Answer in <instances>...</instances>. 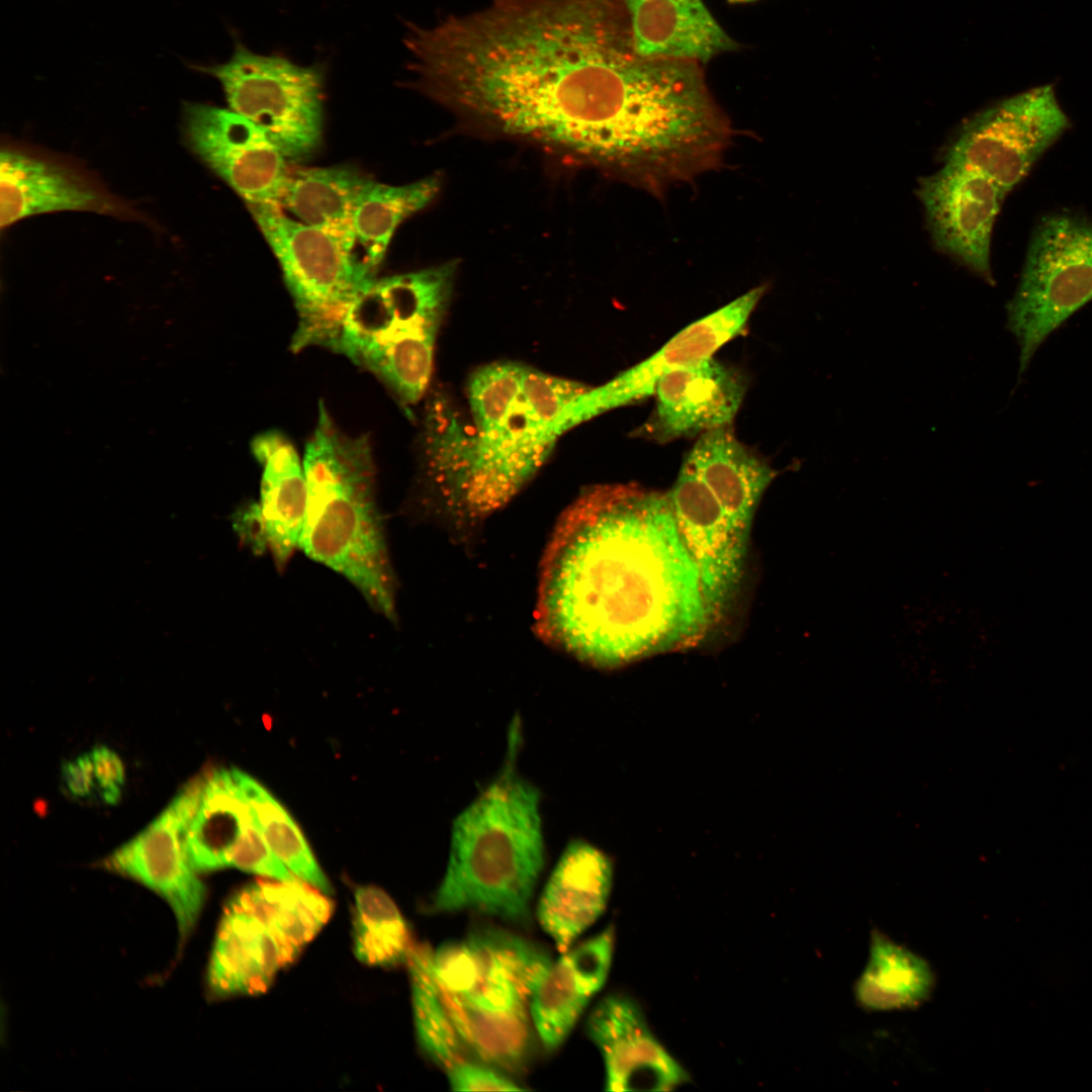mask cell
<instances>
[{
  "instance_id": "8",
  "label": "cell",
  "mask_w": 1092,
  "mask_h": 1092,
  "mask_svg": "<svg viewBox=\"0 0 1092 1092\" xmlns=\"http://www.w3.org/2000/svg\"><path fill=\"white\" fill-rule=\"evenodd\" d=\"M248 206L279 262L297 310L291 349L333 350L349 306L375 272L336 237L291 218L280 206Z\"/></svg>"
},
{
  "instance_id": "20",
  "label": "cell",
  "mask_w": 1092,
  "mask_h": 1092,
  "mask_svg": "<svg viewBox=\"0 0 1092 1092\" xmlns=\"http://www.w3.org/2000/svg\"><path fill=\"white\" fill-rule=\"evenodd\" d=\"M746 391V379L713 357L677 368L658 382L656 405L640 434L659 443L728 426Z\"/></svg>"
},
{
  "instance_id": "24",
  "label": "cell",
  "mask_w": 1092,
  "mask_h": 1092,
  "mask_svg": "<svg viewBox=\"0 0 1092 1092\" xmlns=\"http://www.w3.org/2000/svg\"><path fill=\"white\" fill-rule=\"evenodd\" d=\"M288 965L270 929L233 898L224 907L207 971L212 995H258Z\"/></svg>"
},
{
  "instance_id": "7",
  "label": "cell",
  "mask_w": 1092,
  "mask_h": 1092,
  "mask_svg": "<svg viewBox=\"0 0 1092 1092\" xmlns=\"http://www.w3.org/2000/svg\"><path fill=\"white\" fill-rule=\"evenodd\" d=\"M440 994L462 1042L491 1063L515 1068L529 1043L521 938L477 931L431 954Z\"/></svg>"
},
{
  "instance_id": "13",
  "label": "cell",
  "mask_w": 1092,
  "mask_h": 1092,
  "mask_svg": "<svg viewBox=\"0 0 1092 1092\" xmlns=\"http://www.w3.org/2000/svg\"><path fill=\"white\" fill-rule=\"evenodd\" d=\"M183 129L191 151L248 205H280L289 161L255 123L230 108L186 103Z\"/></svg>"
},
{
  "instance_id": "36",
  "label": "cell",
  "mask_w": 1092,
  "mask_h": 1092,
  "mask_svg": "<svg viewBox=\"0 0 1092 1092\" xmlns=\"http://www.w3.org/2000/svg\"><path fill=\"white\" fill-rule=\"evenodd\" d=\"M96 787L107 804H115L121 796L125 769L120 756L106 745H96L90 751Z\"/></svg>"
},
{
  "instance_id": "27",
  "label": "cell",
  "mask_w": 1092,
  "mask_h": 1092,
  "mask_svg": "<svg viewBox=\"0 0 1092 1092\" xmlns=\"http://www.w3.org/2000/svg\"><path fill=\"white\" fill-rule=\"evenodd\" d=\"M372 180L348 166L290 169L279 206L354 250V211Z\"/></svg>"
},
{
  "instance_id": "29",
  "label": "cell",
  "mask_w": 1092,
  "mask_h": 1092,
  "mask_svg": "<svg viewBox=\"0 0 1092 1092\" xmlns=\"http://www.w3.org/2000/svg\"><path fill=\"white\" fill-rule=\"evenodd\" d=\"M260 918L292 963L332 915L333 903L322 890L297 879L291 882L261 878L233 897Z\"/></svg>"
},
{
  "instance_id": "18",
  "label": "cell",
  "mask_w": 1092,
  "mask_h": 1092,
  "mask_svg": "<svg viewBox=\"0 0 1092 1092\" xmlns=\"http://www.w3.org/2000/svg\"><path fill=\"white\" fill-rule=\"evenodd\" d=\"M917 193L937 248L992 282L991 236L1006 194L987 177L949 164L920 179Z\"/></svg>"
},
{
  "instance_id": "17",
  "label": "cell",
  "mask_w": 1092,
  "mask_h": 1092,
  "mask_svg": "<svg viewBox=\"0 0 1092 1092\" xmlns=\"http://www.w3.org/2000/svg\"><path fill=\"white\" fill-rule=\"evenodd\" d=\"M263 472L258 503L238 510L233 526L241 541L258 553L267 551L282 570L298 548L303 528L307 483L298 453L277 431H267L251 443Z\"/></svg>"
},
{
  "instance_id": "19",
  "label": "cell",
  "mask_w": 1092,
  "mask_h": 1092,
  "mask_svg": "<svg viewBox=\"0 0 1092 1092\" xmlns=\"http://www.w3.org/2000/svg\"><path fill=\"white\" fill-rule=\"evenodd\" d=\"M586 1029L604 1061L606 1090L670 1091L690 1081L629 996L604 997L592 1010Z\"/></svg>"
},
{
  "instance_id": "31",
  "label": "cell",
  "mask_w": 1092,
  "mask_h": 1092,
  "mask_svg": "<svg viewBox=\"0 0 1092 1092\" xmlns=\"http://www.w3.org/2000/svg\"><path fill=\"white\" fill-rule=\"evenodd\" d=\"M234 772L252 818L271 850L294 876L330 894L329 880L287 811L251 776L235 767Z\"/></svg>"
},
{
  "instance_id": "28",
  "label": "cell",
  "mask_w": 1092,
  "mask_h": 1092,
  "mask_svg": "<svg viewBox=\"0 0 1092 1092\" xmlns=\"http://www.w3.org/2000/svg\"><path fill=\"white\" fill-rule=\"evenodd\" d=\"M935 981L930 964L922 956L875 928L853 995L866 1011L914 1009L930 999Z\"/></svg>"
},
{
  "instance_id": "2",
  "label": "cell",
  "mask_w": 1092,
  "mask_h": 1092,
  "mask_svg": "<svg viewBox=\"0 0 1092 1092\" xmlns=\"http://www.w3.org/2000/svg\"><path fill=\"white\" fill-rule=\"evenodd\" d=\"M712 627L667 492L599 484L564 511L541 565L545 642L610 668L695 647Z\"/></svg>"
},
{
  "instance_id": "21",
  "label": "cell",
  "mask_w": 1092,
  "mask_h": 1092,
  "mask_svg": "<svg viewBox=\"0 0 1092 1092\" xmlns=\"http://www.w3.org/2000/svg\"><path fill=\"white\" fill-rule=\"evenodd\" d=\"M58 211L123 215L128 209L60 163L13 147H2L1 229L32 215Z\"/></svg>"
},
{
  "instance_id": "37",
  "label": "cell",
  "mask_w": 1092,
  "mask_h": 1092,
  "mask_svg": "<svg viewBox=\"0 0 1092 1092\" xmlns=\"http://www.w3.org/2000/svg\"><path fill=\"white\" fill-rule=\"evenodd\" d=\"M67 791L75 798L89 796L96 787L93 762L89 752L67 760L62 767Z\"/></svg>"
},
{
  "instance_id": "15",
  "label": "cell",
  "mask_w": 1092,
  "mask_h": 1092,
  "mask_svg": "<svg viewBox=\"0 0 1092 1092\" xmlns=\"http://www.w3.org/2000/svg\"><path fill=\"white\" fill-rule=\"evenodd\" d=\"M765 292L760 285L687 326L642 362L599 386H587L575 403L577 425L609 411L654 395L667 373L713 357L739 335Z\"/></svg>"
},
{
  "instance_id": "16",
  "label": "cell",
  "mask_w": 1092,
  "mask_h": 1092,
  "mask_svg": "<svg viewBox=\"0 0 1092 1092\" xmlns=\"http://www.w3.org/2000/svg\"><path fill=\"white\" fill-rule=\"evenodd\" d=\"M667 494L681 538L698 568L714 625L735 598L743 575L748 539L737 532L686 459Z\"/></svg>"
},
{
  "instance_id": "4",
  "label": "cell",
  "mask_w": 1092,
  "mask_h": 1092,
  "mask_svg": "<svg viewBox=\"0 0 1092 1092\" xmlns=\"http://www.w3.org/2000/svg\"><path fill=\"white\" fill-rule=\"evenodd\" d=\"M302 461L307 505L298 548L344 576L375 612L395 622L396 581L368 439L340 430L321 402Z\"/></svg>"
},
{
  "instance_id": "26",
  "label": "cell",
  "mask_w": 1092,
  "mask_h": 1092,
  "mask_svg": "<svg viewBox=\"0 0 1092 1092\" xmlns=\"http://www.w3.org/2000/svg\"><path fill=\"white\" fill-rule=\"evenodd\" d=\"M249 805L233 768L202 775L193 815L184 834L189 862L199 873L231 867L238 843L251 824Z\"/></svg>"
},
{
  "instance_id": "9",
  "label": "cell",
  "mask_w": 1092,
  "mask_h": 1092,
  "mask_svg": "<svg viewBox=\"0 0 1092 1092\" xmlns=\"http://www.w3.org/2000/svg\"><path fill=\"white\" fill-rule=\"evenodd\" d=\"M1092 299V222L1052 214L1036 225L1007 328L1019 346V374L1050 334Z\"/></svg>"
},
{
  "instance_id": "33",
  "label": "cell",
  "mask_w": 1092,
  "mask_h": 1092,
  "mask_svg": "<svg viewBox=\"0 0 1092 1092\" xmlns=\"http://www.w3.org/2000/svg\"><path fill=\"white\" fill-rule=\"evenodd\" d=\"M432 951L413 946L406 964L411 976L414 1023L422 1049L446 1070L460 1061L461 1039L452 1023L435 980Z\"/></svg>"
},
{
  "instance_id": "35",
  "label": "cell",
  "mask_w": 1092,
  "mask_h": 1092,
  "mask_svg": "<svg viewBox=\"0 0 1092 1092\" xmlns=\"http://www.w3.org/2000/svg\"><path fill=\"white\" fill-rule=\"evenodd\" d=\"M448 1082L453 1091H521L511 1079L492 1069L458 1061L447 1069Z\"/></svg>"
},
{
  "instance_id": "23",
  "label": "cell",
  "mask_w": 1092,
  "mask_h": 1092,
  "mask_svg": "<svg viewBox=\"0 0 1092 1092\" xmlns=\"http://www.w3.org/2000/svg\"><path fill=\"white\" fill-rule=\"evenodd\" d=\"M640 57L706 63L737 50L702 0H620Z\"/></svg>"
},
{
  "instance_id": "22",
  "label": "cell",
  "mask_w": 1092,
  "mask_h": 1092,
  "mask_svg": "<svg viewBox=\"0 0 1092 1092\" xmlns=\"http://www.w3.org/2000/svg\"><path fill=\"white\" fill-rule=\"evenodd\" d=\"M612 881L606 854L586 842L568 844L537 905L538 921L561 953L604 913Z\"/></svg>"
},
{
  "instance_id": "25",
  "label": "cell",
  "mask_w": 1092,
  "mask_h": 1092,
  "mask_svg": "<svg viewBox=\"0 0 1092 1092\" xmlns=\"http://www.w3.org/2000/svg\"><path fill=\"white\" fill-rule=\"evenodd\" d=\"M686 460L748 539L756 507L777 471L744 446L730 425L701 434Z\"/></svg>"
},
{
  "instance_id": "14",
  "label": "cell",
  "mask_w": 1092,
  "mask_h": 1092,
  "mask_svg": "<svg viewBox=\"0 0 1092 1092\" xmlns=\"http://www.w3.org/2000/svg\"><path fill=\"white\" fill-rule=\"evenodd\" d=\"M614 945L613 926L562 952L556 961L526 942L523 976L529 1013L547 1051L563 1043L590 999L604 987Z\"/></svg>"
},
{
  "instance_id": "32",
  "label": "cell",
  "mask_w": 1092,
  "mask_h": 1092,
  "mask_svg": "<svg viewBox=\"0 0 1092 1092\" xmlns=\"http://www.w3.org/2000/svg\"><path fill=\"white\" fill-rule=\"evenodd\" d=\"M353 933L354 953L368 966L406 963L413 947L398 907L383 890L372 885L356 889Z\"/></svg>"
},
{
  "instance_id": "1",
  "label": "cell",
  "mask_w": 1092,
  "mask_h": 1092,
  "mask_svg": "<svg viewBox=\"0 0 1092 1092\" xmlns=\"http://www.w3.org/2000/svg\"><path fill=\"white\" fill-rule=\"evenodd\" d=\"M405 39L418 87L435 101L617 177L677 120L678 65L636 54L620 0H493L413 25Z\"/></svg>"
},
{
  "instance_id": "38",
  "label": "cell",
  "mask_w": 1092,
  "mask_h": 1092,
  "mask_svg": "<svg viewBox=\"0 0 1092 1092\" xmlns=\"http://www.w3.org/2000/svg\"><path fill=\"white\" fill-rule=\"evenodd\" d=\"M729 1L734 2V3H745V2H752V1H755V0H729Z\"/></svg>"
},
{
  "instance_id": "3",
  "label": "cell",
  "mask_w": 1092,
  "mask_h": 1092,
  "mask_svg": "<svg viewBox=\"0 0 1092 1092\" xmlns=\"http://www.w3.org/2000/svg\"><path fill=\"white\" fill-rule=\"evenodd\" d=\"M586 387L507 361L472 373L465 413L435 394L423 420L426 492L417 512L467 535L517 494L576 427L575 401Z\"/></svg>"
},
{
  "instance_id": "5",
  "label": "cell",
  "mask_w": 1092,
  "mask_h": 1092,
  "mask_svg": "<svg viewBox=\"0 0 1092 1092\" xmlns=\"http://www.w3.org/2000/svg\"><path fill=\"white\" fill-rule=\"evenodd\" d=\"M509 766L454 820L445 875L432 907L519 922L544 864L539 793Z\"/></svg>"
},
{
  "instance_id": "6",
  "label": "cell",
  "mask_w": 1092,
  "mask_h": 1092,
  "mask_svg": "<svg viewBox=\"0 0 1092 1092\" xmlns=\"http://www.w3.org/2000/svg\"><path fill=\"white\" fill-rule=\"evenodd\" d=\"M458 261L375 277L352 301L334 351L380 379L403 404L431 382L437 337L449 307Z\"/></svg>"
},
{
  "instance_id": "34",
  "label": "cell",
  "mask_w": 1092,
  "mask_h": 1092,
  "mask_svg": "<svg viewBox=\"0 0 1092 1092\" xmlns=\"http://www.w3.org/2000/svg\"><path fill=\"white\" fill-rule=\"evenodd\" d=\"M231 867L277 881L291 882L299 879L271 850L253 818L235 848Z\"/></svg>"
},
{
  "instance_id": "11",
  "label": "cell",
  "mask_w": 1092,
  "mask_h": 1092,
  "mask_svg": "<svg viewBox=\"0 0 1092 1092\" xmlns=\"http://www.w3.org/2000/svg\"><path fill=\"white\" fill-rule=\"evenodd\" d=\"M1068 126L1053 87H1037L965 122L946 150L945 164L975 171L1007 194Z\"/></svg>"
},
{
  "instance_id": "12",
  "label": "cell",
  "mask_w": 1092,
  "mask_h": 1092,
  "mask_svg": "<svg viewBox=\"0 0 1092 1092\" xmlns=\"http://www.w3.org/2000/svg\"><path fill=\"white\" fill-rule=\"evenodd\" d=\"M202 775L188 782L141 832L108 855L103 867L128 877L167 901L180 939L193 929L206 888L189 862L184 834L198 800Z\"/></svg>"
},
{
  "instance_id": "10",
  "label": "cell",
  "mask_w": 1092,
  "mask_h": 1092,
  "mask_svg": "<svg viewBox=\"0 0 1092 1092\" xmlns=\"http://www.w3.org/2000/svg\"><path fill=\"white\" fill-rule=\"evenodd\" d=\"M201 70L216 78L231 110L261 128L289 162L308 158L323 131V75L237 42L231 58Z\"/></svg>"
},
{
  "instance_id": "30",
  "label": "cell",
  "mask_w": 1092,
  "mask_h": 1092,
  "mask_svg": "<svg viewBox=\"0 0 1092 1092\" xmlns=\"http://www.w3.org/2000/svg\"><path fill=\"white\" fill-rule=\"evenodd\" d=\"M440 186V178L431 176L405 185L372 180L365 188L354 211L353 230L356 246L364 251L363 261L373 272L382 262L397 226L426 207Z\"/></svg>"
}]
</instances>
